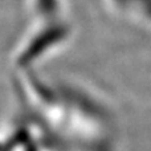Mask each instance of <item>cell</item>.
<instances>
[{
	"label": "cell",
	"mask_w": 151,
	"mask_h": 151,
	"mask_svg": "<svg viewBox=\"0 0 151 151\" xmlns=\"http://www.w3.org/2000/svg\"><path fill=\"white\" fill-rule=\"evenodd\" d=\"M74 35V25L69 17L55 20H39V25L31 32L21 52L25 63H32L45 55L64 47Z\"/></svg>",
	"instance_id": "cell-1"
},
{
	"label": "cell",
	"mask_w": 151,
	"mask_h": 151,
	"mask_svg": "<svg viewBox=\"0 0 151 151\" xmlns=\"http://www.w3.org/2000/svg\"><path fill=\"white\" fill-rule=\"evenodd\" d=\"M118 17L151 29V0H102Z\"/></svg>",
	"instance_id": "cell-2"
},
{
	"label": "cell",
	"mask_w": 151,
	"mask_h": 151,
	"mask_svg": "<svg viewBox=\"0 0 151 151\" xmlns=\"http://www.w3.org/2000/svg\"><path fill=\"white\" fill-rule=\"evenodd\" d=\"M33 13L39 20H55L68 16L66 0H31Z\"/></svg>",
	"instance_id": "cell-3"
}]
</instances>
